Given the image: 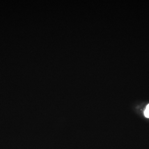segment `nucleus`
Listing matches in <instances>:
<instances>
[{
    "label": "nucleus",
    "mask_w": 149,
    "mask_h": 149,
    "mask_svg": "<svg viewBox=\"0 0 149 149\" xmlns=\"http://www.w3.org/2000/svg\"><path fill=\"white\" fill-rule=\"evenodd\" d=\"M144 114L146 117L149 118V104L147 105L146 109L144 112Z\"/></svg>",
    "instance_id": "f257e3e1"
}]
</instances>
